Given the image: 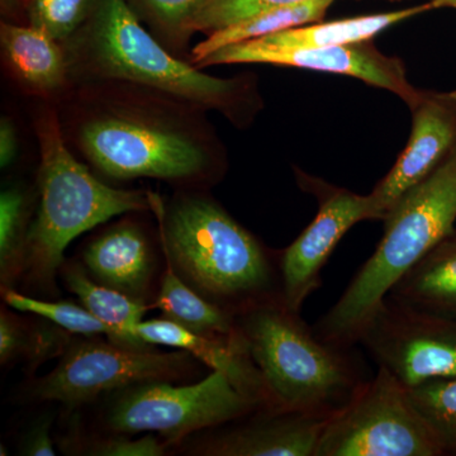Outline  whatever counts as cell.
<instances>
[{"instance_id":"13","label":"cell","mask_w":456,"mask_h":456,"mask_svg":"<svg viewBox=\"0 0 456 456\" xmlns=\"http://www.w3.org/2000/svg\"><path fill=\"white\" fill-rule=\"evenodd\" d=\"M412 130L397 161L369 196L378 220L410 189L428 178L456 149V90H419L410 106Z\"/></svg>"},{"instance_id":"5","label":"cell","mask_w":456,"mask_h":456,"mask_svg":"<svg viewBox=\"0 0 456 456\" xmlns=\"http://www.w3.org/2000/svg\"><path fill=\"white\" fill-rule=\"evenodd\" d=\"M77 44L79 61L90 77L141 84L212 110H226L239 98L235 80L204 74L167 53L127 0H95Z\"/></svg>"},{"instance_id":"3","label":"cell","mask_w":456,"mask_h":456,"mask_svg":"<svg viewBox=\"0 0 456 456\" xmlns=\"http://www.w3.org/2000/svg\"><path fill=\"white\" fill-rule=\"evenodd\" d=\"M383 222V237L373 255L314 326L330 344L355 347L399 279L456 232V149L428 178L410 189Z\"/></svg>"},{"instance_id":"11","label":"cell","mask_w":456,"mask_h":456,"mask_svg":"<svg viewBox=\"0 0 456 456\" xmlns=\"http://www.w3.org/2000/svg\"><path fill=\"white\" fill-rule=\"evenodd\" d=\"M299 184L316 197L318 211L301 235L281 251V292L290 310L301 312L321 287V273L336 246L356 224L378 220L370 196H360L323 180L299 174Z\"/></svg>"},{"instance_id":"20","label":"cell","mask_w":456,"mask_h":456,"mask_svg":"<svg viewBox=\"0 0 456 456\" xmlns=\"http://www.w3.org/2000/svg\"><path fill=\"white\" fill-rule=\"evenodd\" d=\"M2 46L14 73L36 92H53L64 83L66 60L55 38L29 25L2 23Z\"/></svg>"},{"instance_id":"28","label":"cell","mask_w":456,"mask_h":456,"mask_svg":"<svg viewBox=\"0 0 456 456\" xmlns=\"http://www.w3.org/2000/svg\"><path fill=\"white\" fill-rule=\"evenodd\" d=\"M95 0H31V25L56 41L73 35L88 18Z\"/></svg>"},{"instance_id":"27","label":"cell","mask_w":456,"mask_h":456,"mask_svg":"<svg viewBox=\"0 0 456 456\" xmlns=\"http://www.w3.org/2000/svg\"><path fill=\"white\" fill-rule=\"evenodd\" d=\"M61 449L68 454L86 456H164L170 445L155 434L131 439L130 435L101 432L93 436L73 435L61 441Z\"/></svg>"},{"instance_id":"16","label":"cell","mask_w":456,"mask_h":456,"mask_svg":"<svg viewBox=\"0 0 456 456\" xmlns=\"http://www.w3.org/2000/svg\"><path fill=\"white\" fill-rule=\"evenodd\" d=\"M82 264L98 283L134 301H154L155 255L139 224L122 221L104 231L84 248Z\"/></svg>"},{"instance_id":"33","label":"cell","mask_w":456,"mask_h":456,"mask_svg":"<svg viewBox=\"0 0 456 456\" xmlns=\"http://www.w3.org/2000/svg\"><path fill=\"white\" fill-rule=\"evenodd\" d=\"M434 3L435 8L440 7H449L450 3L454 2V0H431Z\"/></svg>"},{"instance_id":"32","label":"cell","mask_w":456,"mask_h":456,"mask_svg":"<svg viewBox=\"0 0 456 456\" xmlns=\"http://www.w3.org/2000/svg\"><path fill=\"white\" fill-rule=\"evenodd\" d=\"M18 140L13 123L8 118L0 122V167L7 169L17 158Z\"/></svg>"},{"instance_id":"14","label":"cell","mask_w":456,"mask_h":456,"mask_svg":"<svg viewBox=\"0 0 456 456\" xmlns=\"http://www.w3.org/2000/svg\"><path fill=\"white\" fill-rule=\"evenodd\" d=\"M329 419L305 413L255 411L207 430L189 452L204 456H316Z\"/></svg>"},{"instance_id":"24","label":"cell","mask_w":456,"mask_h":456,"mask_svg":"<svg viewBox=\"0 0 456 456\" xmlns=\"http://www.w3.org/2000/svg\"><path fill=\"white\" fill-rule=\"evenodd\" d=\"M29 200L22 189L9 187L0 194V284L14 289L23 281L28 248Z\"/></svg>"},{"instance_id":"1","label":"cell","mask_w":456,"mask_h":456,"mask_svg":"<svg viewBox=\"0 0 456 456\" xmlns=\"http://www.w3.org/2000/svg\"><path fill=\"white\" fill-rule=\"evenodd\" d=\"M161 250L179 277L222 310L240 316L283 299L281 253L202 196L179 197L169 209L152 198Z\"/></svg>"},{"instance_id":"31","label":"cell","mask_w":456,"mask_h":456,"mask_svg":"<svg viewBox=\"0 0 456 456\" xmlns=\"http://www.w3.org/2000/svg\"><path fill=\"white\" fill-rule=\"evenodd\" d=\"M53 419L47 416L33 425L20 440V454L27 456H55L56 449L51 437Z\"/></svg>"},{"instance_id":"6","label":"cell","mask_w":456,"mask_h":456,"mask_svg":"<svg viewBox=\"0 0 456 456\" xmlns=\"http://www.w3.org/2000/svg\"><path fill=\"white\" fill-rule=\"evenodd\" d=\"M99 425L103 434H155L179 445L198 432L226 425L260 410L224 374L212 371L193 384H134L104 395Z\"/></svg>"},{"instance_id":"12","label":"cell","mask_w":456,"mask_h":456,"mask_svg":"<svg viewBox=\"0 0 456 456\" xmlns=\"http://www.w3.org/2000/svg\"><path fill=\"white\" fill-rule=\"evenodd\" d=\"M269 64L307 69L321 73L346 75L369 86L398 95L408 107L416 101L419 89L408 82L406 68L398 57L380 53L370 41L318 49H272L251 40L230 45L216 51L198 66Z\"/></svg>"},{"instance_id":"9","label":"cell","mask_w":456,"mask_h":456,"mask_svg":"<svg viewBox=\"0 0 456 456\" xmlns=\"http://www.w3.org/2000/svg\"><path fill=\"white\" fill-rule=\"evenodd\" d=\"M316 456H443L407 388L383 368L327 421Z\"/></svg>"},{"instance_id":"21","label":"cell","mask_w":456,"mask_h":456,"mask_svg":"<svg viewBox=\"0 0 456 456\" xmlns=\"http://www.w3.org/2000/svg\"><path fill=\"white\" fill-rule=\"evenodd\" d=\"M33 320L17 316L2 308L0 312V364L2 367L22 362L32 374L44 362L61 358L73 340V334L46 318Z\"/></svg>"},{"instance_id":"4","label":"cell","mask_w":456,"mask_h":456,"mask_svg":"<svg viewBox=\"0 0 456 456\" xmlns=\"http://www.w3.org/2000/svg\"><path fill=\"white\" fill-rule=\"evenodd\" d=\"M40 143V204L29 228L23 281L55 296L64 253L77 236L123 213L152 211L154 194L104 184L65 145L56 114L46 110L36 125Z\"/></svg>"},{"instance_id":"15","label":"cell","mask_w":456,"mask_h":456,"mask_svg":"<svg viewBox=\"0 0 456 456\" xmlns=\"http://www.w3.org/2000/svg\"><path fill=\"white\" fill-rule=\"evenodd\" d=\"M136 334L141 340L154 346L189 351L212 371L224 374L246 397L253 399L264 410H269L265 384L251 359L241 331L236 336L197 334L163 317L141 321Z\"/></svg>"},{"instance_id":"26","label":"cell","mask_w":456,"mask_h":456,"mask_svg":"<svg viewBox=\"0 0 456 456\" xmlns=\"http://www.w3.org/2000/svg\"><path fill=\"white\" fill-rule=\"evenodd\" d=\"M2 296L3 301L12 310L46 318L70 334L103 336L108 340L112 338V330L83 305H75L73 302L44 301L28 294L17 292L16 289L3 290Z\"/></svg>"},{"instance_id":"8","label":"cell","mask_w":456,"mask_h":456,"mask_svg":"<svg viewBox=\"0 0 456 456\" xmlns=\"http://www.w3.org/2000/svg\"><path fill=\"white\" fill-rule=\"evenodd\" d=\"M90 163L113 179L150 178L187 183L206 179L208 152L184 131L127 113H104L80 128Z\"/></svg>"},{"instance_id":"22","label":"cell","mask_w":456,"mask_h":456,"mask_svg":"<svg viewBox=\"0 0 456 456\" xmlns=\"http://www.w3.org/2000/svg\"><path fill=\"white\" fill-rule=\"evenodd\" d=\"M165 270L160 289L156 293L152 310H160L167 320L187 327L197 334L209 336H236L240 334L237 317L222 310L189 287L173 264L164 255Z\"/></svg>"},{"instance_id":"25","label":"cell","mask_w":456,"mask_h":456,"mask_svg":"<svg viewBox=\"0 0 456 456\" xmlns=\"http://www.w3.org/2000/svg\"><path fill=\"white\" fill-rule=\"evenodd\" d=\"M441 454L456 456V375L407 389Z\"/></svg>"},{"instance_id":"23","label":"cell","mask_w":456,"mask_h":456,"mask_svg":"<svg viewBox=\"0 0 456 456\" xmlns=\"http://www.w3.org/2000/svg\"><path fill=\"white\" fill-rule=\"evenodd\" d=\"M334 2L335 0H311L301 4L285 5L263 12L235 25L224 27L209 33L207 40L200 42L191 53V59L194 64L198 65L216 51L230 45L256 40L294 27L318 22L322 20L327 9L331 7Z\"/></svg>"},{"instance_id":"2","label":"cell","mask_w":456,"mask_h":456,"mask_svg":"<svg viewBox=\"0 0 456 456\" xmlns=\"http://www.w3.org/2000/svg\"><path fill=\"white\" fill-rule=\"evenodd\" d=\"M237 325L263 377L270 411L330 419L370 379L354 347L322 340L283 299L244 312Z\"/></svg>"},{"instance_id":"10","label":"cell","mask_w":456,"mask_h":456,"mask_svg":"<svg viewBox=\"0 0 456 456\" xmlns=\"http://www.w3.org/2000/svg\"><path fill=\"white\" fill-rule=\"evenodd\" d=\"M358 345L407 389L456 375V322L388 297L362 330Z\"/></svg>"},{"instance_id":"7","label":"cell","mask_w":456,"mask_h":456,"mask_svg":"<svg viewBox=\"0 0 456 456\" xmlns=\"http://www.w3.org/2000/svg\"><path fill=\"white\" fill-rule=\"evenodd\" d=\"M102 338H73L56 367L26 387L27 401L56 402L73 411L126 387L176 383L200 370V360L189 351L161 353L155 346L134 349Z\"/></svg>"},{"instance_id":"34","label":"cell","mask_w":456,"mask_h":456,"mask_svg":"<svg viewBox=\"0 0 456 456\" xmlns=\"http://www.w3.org/2000/svg\"><path fill=\"white\" fill-rule=\"evenodd\" d=\"M18 0H2L3 8L14 7L17 4Z\"/></svg>"},{"instance_id":"30","label":"cell","mask_w":456,"mask_h":456,"mask_svg":"<svg viewBox=\"0 0 456 456\" xmlns=\"http://www.w3.org/2000/svg\"><path fill=\"white\" fill-rule=\"evenodd\" d=\"M160 31L174 41H185L207 0H131Z\"/></svg>"},{"instance_id":"18","label":"cell","mask_w":456,"mask_h":456,"mask_svg":"<svg viewBox=\"0 0 456 456\" xmlns=\"http://www.w3.org/2000/svg\"><path fill=\"white\" fill-rule=\"evenodd\" d=\"M69 292L79 299L80 305L112 330L110 341L134 349H150L136 334L137 325L143 320L151 305L134 301L118 290L98 283L90 277L83 264L64 263L60 269Z\"/></svg>"},{"instance_id":"17","label":"cell","mask_w":456,"mask_h":456,"mask_svg":"<svg viewBox=\"0 0 456 456\" xmlns=\"http://www.w3.org/2000/svg\"><path fill=\"white\" fill-rule=\"evenodd\" d=\"M387 297L412 310L456 322V232L435 246Z\"/></svg>"},{"instance_id":"19","label":"cell","mask_w":456,"mask_h":456,"mask_svg":"<svg viewBox=\"0 0 456 456\" xmlns=\"http://www.w3.org/2000/svg\"><path fill=\"white\" fill-rule=\"evenodd\" d=\"M431 9H435L432 2L416 5V7L387 12V13L345 18V20L326 23L314 22L273 33L265 37L256 38L255 41L260 42L264 46L281 50L318 49V47L370 41L384 29Z\"/></svg>"},{"instance_id":"29","label":"cell","mask_w":456,"mask_h":456,"mask_svg":"<svg viewBox=\"0 0 456 456\" xmlns=\"http://www.w3.org/2000/svg\"><path fill=\"white\" fill-rule=\"evenodd\" d=\"M311 0H207L194 20L193 32L212 33L285 5L301 4Z\"/></svg>"}]
</instances>
